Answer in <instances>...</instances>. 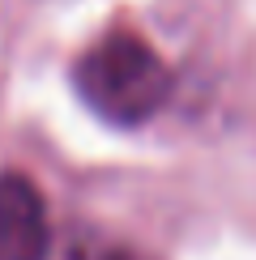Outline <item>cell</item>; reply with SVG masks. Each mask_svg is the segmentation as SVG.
<instances>
[{
    "label": "cell",
    "instance_id": "1",
    "mask_svg": "<svg viewBox=\"0 0 256 260\" xmlns=\"http://www.w3.org/2000/svg\"><path fill=\"white\" fill-rule=\"evenodd\" d=\"M73 85H77V99L99 120L133 128L158 115V107L171 94V73L145 39L128 35V30H111L77 56Z\"/></svg>",
    "mask_w": 256,
    "mask_h": 260
},
{
    "label": "cell",
    "instance_id": "2",
    "mask_svg": "<svg viewBox=\"0 0 256 260\" xmlns=\"http://www.w3.org/2000/svg\"><path fill=\"white\" fill-rule=\"evenodd\" d=\"M51 243L43 192L17 171L0 175V260H43Z\"/></svg>",
    "mask_w": 256,
    "mask_h": 260
},
{
    "label": "cell",
    "instance_id": "3",
    "mask_svg": "<svg viewBox=\"0 0 256 260\" xmlns=\"http://www.w3.org/2000/svg\"><path fill=\"white\" fill-rule=\"evenodd\" d=\"M77 260H137V256H128V252H115V247H107V243H94V247H81Z\"/></svg>",
    "mask_w": 256,
    "mask_h": 260
}]
</instances>
